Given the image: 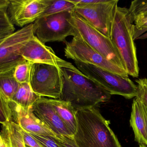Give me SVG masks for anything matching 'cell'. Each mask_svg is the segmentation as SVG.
Segmentation results:
<instances>
[{"mask_svg":"<svg viewBox=\"0 0 147 147\" xmlns=\"http://www.w3.org/2000/svg\"><path fill=\"white\" fill-rule=\"evenodd\" d=\"M7 9L0 8V41L15 32L14 26L7 13Z\"/></svg>","mask_w":147,"mask_h":147,"instance_id":"cell-21","label":"cell"},{"mask_svg":"<svg viewBox=\"0 0 147 147\" xmlns=\"http://www.w3.org/2000/svg\"><path fill=\"white\" fill-rule=\"evenodd\" d=\"M32 63L26 61L16 66L14 69V77L20 84L29 83Z\"/></svg>","mask_w":147,"mask_h":147,"instance_id":"cell-22","label":"cell"},{"mask_svg":"<svg viewBox=\"0 0 147 147\" xmlns=\"http://www.w3.org/2000/svg\"><path fill=\"white\" fill-rule=\"evenodd\" d=\"M61 71L63 88L59 99L69 103L75 110L95 107L111 98L107 90L81 72L66 68L61 69Z\"/></svg>","mask_w":147,"mask_h":147,"instance_id":"cell-2","label":"cell"},{"mask_svg":"<svg viewBox=\"0 0 147 147\" xmlns=\"http://www.w3.org/2000/svg\"><path fill=\"white\" fill-rule=\"evenodd\" d=\"M128 9L134 21L136 18L147 14V0L132 1Z\"/></svg>","mask_w":147,"mask_h":147,"instance_id":"cell-23","label":"cell"},{"mask_svg":"<svg viewBox=\"0 0 147 147\" xmlns=\"http://www.w3.org/2000/svg\"><path fill=\"white\" fill-rule=\"evenodd\" d=\"M0 147H7L1 135H0Z\"/></svg>","mask_w":147,"mask_h":147,"instance_id":"cell-30","label":"cell"},{"mask_svg":"<svg viewBox=\"0 0 147 147\" xmlns=\"http://www.w3.org/2000/svg\"><path fill=\"white\" fill-rule=\"evenodd\" d=\"M130 125L135 135V141L147 147V108L134 98L132 105Z\"/></svg>","mask_w":147,"mask_h":147,"instance_id":"cell-15","label":"cell"},{"mask_svg":"<svg viewBox=\"0 0 147 147\" xmlns=\"http://www.w3.org/2000/svg\"><path fill=\"white\" fill-rule=\"evenodd\" d=\"M76 5L70 1L51 0V4L41 16L65 12H73ZM40 16V17H41Z\"/></svg>","mask_w":147,"mask_h":147,"instance_id":"cell-20","label":"cell"},{"mask_svg":"<svg viewBox=\"0 0 147 147\" xmlns=\"http://www.w3.org/2000/svg\"><path fill=\"white\" fill-rule=\"evenodd\" d=\"M50 102L72 136L77 129L76 110L70 103L59 99L49 98Z\"/></svg>","mask_w":147,"mask_h":147,"instance_id":"cell-16","label":"cell"},{"mask_svg":"<svg viewBox=\"0 0 147 147\" xmlns=\"http://www.w3.org/2000/svg\"><path fill=\"white\" fill-rule=\"evenodd\" d=\"M20 53L25 60L32 64L51 65L60 69L66 68L80 71L71 63L58 57L51 47L41 42L34 35L22 47Z\"/></svg>","mask_w":147,"mask_h":147,"instance_id":"cell-12","label":"cell"},{"mask_svg":"<svg viewBox=\"0 0 147 147\" xmlns=\"http://www.w3.org/2000/svg\"><path fill=\"white\" fill-rule=\"evenodd\" d=\"M7 13L13 25L20 27L33 24L51 4V0H9Z\"/></svg>","mask_w":147,"mask_h":147,"instance_id":"cell-11","label":"cell"},{"mask_svg":"<svg viewBox=\"0 0 147 147\" xmlns=\"http://www.w3.org/2000/svg\"><path fill=\"white\" fill-rule=\"evenodd\" d=\"M13 119L15 123L25 131L38 135L55 137L47 126L37 118L33 113L32 107L24 108L13 102H10Z\"/></svg>","mask_w":147,"mask_h":147,"instance_id":"cell-13","label":"cell"},{"mask_svg":"<svg viewBox=\"0 0 147 147\" xmlns=\"http://www.w3.org/2000/svg\"><path fill=\"white\" fill-rule=\"evenodd\" d=\"M29 84L40 96L59 99L63 88L61 69L51 65L33 64Z\"/></svg>","mask_w":147,"mask_h":147,"instance_id":"cell-7","label":"cell"},{"mask_svg":"<svg viewBox=\"0 0 147 147\" xmlns=\"http://www.w3.org/2000/svg\"><path fill=\"white\" fill-rule=\"evenodd\" d=\"M14 69L0 72V95L9 104L20 84L15 79Z\"/></svg>","mask_w":147,"mask_h":147,"instance_id":"cell-17","label":"cell"},{"mask_svg":"<svg viewBox=\"0 0 147 147\" xmlns=\"http://www.w3.org/2000/svg\"><path fill=\"white\" fill-rule=\"evenodd\" d=\"M118 0H104L90 5H76L74 12L104 35L110 38Z\"/></svg>","mask_w":147,"mask_h":147,"instance_id":"cell-9","label":"cell"},{"mask_svg":"<svg viewBox=\"0 0 147 147\" xmlns=\"http://www.w3.org/2000/svg\"><path fill=\"white\" fill-rule=\"evenodd\" d=\"M135 82L137 84V90L135 98L140 101L147 108V79H138Z\"/></svg>","mask_w":147,"mask_h":147,"instance_id":"cell-25","label":"cell"},{"mask_svg":"<svg viewBox=\"0 0 147 147\" xmlns=\"http://www.w3.org/2000/svg\"><path fill=\"white\" fill-rule=\"evenodd\" d=\"M31 134V133H30ZM43 147H59L51 136L31 134Z\"/></svg>","mask_w":147,"mask_h":147,"instance_id":"cell-27","label":"cell"},{"mask_svg":"<svg viewBox=\"0 0 147 147\" xmlns=\"http://www.w3.org/2000/svg\"><path fill=\"white\" fill-rule=\"evenodd\" d=\"M72 12H65L41 16L33 23V33L41 42L65 41L76 35L72 22Z\"/></svg>","mask_w":147,"mask_h":147,"instance_id":"cell-6","label":"cell"},{"mask_svg":"<svg viewBox=\"0 0 147 147\" xmlns=\"http://www.w3.org/2000/svg\"><path fill=\"white\" fill-rule=\"evenodd\" d=\"M74 141L78 147H121L105 120L95 107L76 110Z\"/></svg>","mask_w":147,"mask_h":147,"instance_id":"cell-1","label":"cell"},{"mask_svg":"<svg viewBox=\"0 0 147 147\" xmlns=\"http://www.w3.org/2000/svg\"><path fill=\"white\" fill-rule=\"evenodd\" d=\"M40 97L33 91L29 83H24L20 84L11 102L24 108H29Z\"/></svg>","mask_w":147,"mask_h":147,"instance_id":"cell-19","label":"cell"},{"mask_svg":"<svg viewBox=\"0 0 147 147\" xmlns=\"http://www.w3.org/2000/svg\"><path fill=\"white\" fill-rule=\"evenodd\" d=\"M146 39H147V32L137 38L136 40H144Z\"/></svg>","mask_w":147,"mask_h":147,"instance_id":"cell-31","label":"cell"},{"mask_svg":"<svg viewBox=\"0 0 147 147\" xmlns=\"http://www.w3.org/2000/svg\"><path fill=\"white\" fill-rule=\"evenodd\" d=\"M129 9L117 6L111 39L119 53L128 75L138 78L140 72L137 51L134 39L135 25Z\"/></svg>","mask_w":147,"mask_h":147,"instance_id":"cell-3","label":"cell"},{"mask_svg":"<svg viewBox=\"0 0 147 147\" xmlns=\"http://www.w3.org/2000/svg\"><path fill=\"white\" fill-rule=\"evenodd\" d=\"M145 18H147V14H146L142 16H140V17H138V18H136L134 19V20H136V19H145Z\"/></svg>","mask_w":147,"mask_h":147,"instance_id":"cell-32","label":"cell"},{"mask_svg":"<svg viewBox=\"0 0 147 147\" xmlns=\"http://www.w3.org/2000/svg\"><path fill=\"white\" fill-rule=\"evenodd\" d=\"M71 22L76 35L108 60L124 69L119 53L110 38L101 33L74 11L71 14Z\"/></svg>","mask_w":147,"mask_h":147,"instance_id":"cell-5","label":"cell"},{"mask_svg":"<svg viewBox=\"0 0 147 147\" xmlns=\"http://www.w3.org/2000/svg\"><path fill=\"white\" fill-rule=\"evenodd\" d=\"M84 75L107 90L111 95H119L126 99L135 98L137 86L129 77H123L90 64L74 61Z\"/></svg>","mask_w":147,"mask_h":147,"instance_id":"cell-4","label":"cell"},{"mask_svg":"<svg viewBox=\"0 0 147 147\" xmlns=\"http://www.w3.org/2000/svg\"><path fill=\"white\" fill-rule=\"evenodd\" d=\"M34 35L33 24L22 28L0 41V72L14 69L26 61L21 54V49Z\"/></svg>","mask_w":147,"mask_h":147,"instance_id":"cell-10","label":"cell"},{"mask_svg":"<svg viewBox=\"0 0 147 147\" xmlns=\"http://www.w3.org/2000/svg\"><path fill=\"white\" fill-rule=\"evenodd\" d=\"M34 115L56 135L73 137L50 102L49 98L40 97L32 107Z\"/></svg>","mask_w":147,"mask_h":147,"instance_id":"cell-14","label":"cell"},{"mask_svg":"<svg viewBox=\"0 0 147 147\" xmlns=\"http://www.w3.org/2000/svg\"><path fill=\"white\" fill-rule=\"evenodd\" d=\"M13 119L10 104L7 102L0 95V123L4 125Z\"/></svg>","mask_w":147,"mask_h":147,"instance_id":"cell-24","label":"cell"},{"mask_svg":"<svg viewBox=\"0 0 147 147\" xmlns=\"http://www.w3.org/2000/svg\"><path fill=\"white\" fill-rule=\"evenodd\" d=\"M52 137L59 147H78L75 144L73 137L62 135Z\"/></svg>","mask_w":147,"mask_h":147,"instance_id":"cell-26","label":"cell"},{"mask_svg":"<svg viewBox=\"0 0 147 147\" xmlns=\"http://www.w3.org/2000/svg\"><path fill=\"white\" fill-rule=\"evenodd\" d=\"M20 128L23 136L24 143L26 146L30 147H43L37 140L34 138L30 133L26 132L20 127Z\"/></svg>","mask_w":147,"mask_h":147,"instance_id":"cell-28","label":"cell"},{"mask_svg":"<svg viewBox=\"0 0 147 147\" xmlns=\"http://www.w3.org/2000/svg\"><path fill=\"white\" fill-rule=\"evenodd\" d=\"M1 135L7 147H26L20 127L13 121L2 125Z\"/></svg>","mask_w":147,"mask_h":147,"instance_id":"cell-18","label":"cell"},{"mask_svg":"<svg viewBox=\"0 0 147 147\" xmlns=\"http://www.w3.org/2000/svg\"><path fill=\"white\" fill-rule=\"evenodd\" d=\"M26 147H29V146H26Z\"/></svg>","mask_w":147,"mask_h":147,"instance_id":"cell-34","label":"cell"},{"mask_svg":"<svg viewBox=\"0 0 147 147\" xmlns=\"http://www.w3.org/2000/svg\"><path fill=\"white\" fill-rule=\"evenodd\" d=\"M9 2V0H0V8H7Z\"/></svg>","mask_w":147,"mask_h":147,"instance_id":"cell-29","label":"cell"},{"mask_svg":"<svg viewBox=\"0 0 147 147\" xmlns=\"http://www.w3.org/2000/svg\"><path fill=\"white\" fill-rule=\"evenodd\" d=\"M65 56L74 61L90 64L123 77H129L124 69L104 57L76 35L70 42H66Z\"/></svg>","mask_w":147,"mask_h":147,"instance_id":"cell-8","label":"cell"},{"mask_svg":"<svg viewBox=\"0 0 147 147\" xmlns=\"http://www.w3.org/2000/svg\"><path fill=\"white\" fill-rule=\"evenodd\" d=\"M139 147H147L146 146H144L143 145H142V144H140V146H139Z\"/></svg>","mask_w":147,"mask_h":147,"instance_id":"cell-33","label":"cell"}]
</instances>
